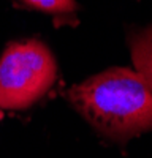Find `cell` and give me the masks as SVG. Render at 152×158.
I'll list each match as a JSON object with an SVG mask.
<instances>
[{
	"instance_id": "obj_1",
	"label": "cell",
	"mask_w": 152,
	"mask_h": 158,
	"mask_svg": "<svg viewBox=\"0 0 152 158\" xmlns=\"http://www.w3.org/2000/svg\"><path fill=\"white\" fill-rule=\"evenodd\" d=\"M71 106L100 135L127 141L152 131V92L135 71L109 68L67 92Z\"/></svg>"
},
{
	"instance_id": "obj_2",
	"label": "cell",
	"mask_w": 152,
	"mask_h": 158,
	"mask_svg": "<svg viewBox=\"0 0 152 158\" xmlns=\"http://www.w3.org/2000/svg\"><path fill=\"white\" fill-rule=\"evenodd\" d=\"M57 79V63L38 40L8 44L0 57V109L22 111L44 97Z\"/></svg>"
},
{
	"instance_id": "obj_3",
	"label": "cell",
	"mask_w": 152,
	"mask_h": 158,
	"mask_svg": "<svg viewBox=\"0 0 152 158\" xmlns=\"http://www.w3.org/2000/svg\"><path fill=\"white\" fill-rule=\"evenodd\" d=\"M135 73L152 92V24L129 38Z\"/></svg>"
},
{
	"instance_id": "obj_4",
	"label": "cell",
	"mask_w": 152,
	"mask_h": 158,
	"mask_svg": "<svg viewBox=\"0 0 152 158\" xmlns=\"http://www.w3.org/2000/svg\"><path fill=\"white\" fill-rule=\"evenodd\" d=\"M22 2L30 8L53 15L56 18L73 16L78 10V5L74 0H22Z\"/></svg>"
}]
</instances>
